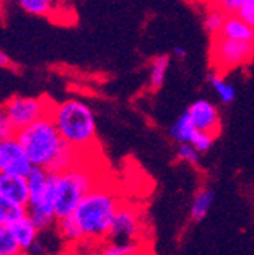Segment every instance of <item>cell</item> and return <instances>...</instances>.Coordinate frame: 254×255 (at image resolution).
Listing matches in <instances>:
<instances>
[{
  "instance_id": "cell-14",
  "label": "cell",
  "mask_w": 254,
  "mask_h": 255,
  "mask_svg": "<svg viewBox=\"0 0 254 255\" xmlns=\"http://www.w3.org/2000/svg\"><path fill=\"white\" fill-rule=\"evenodd\" d=\"M214 198H215V193H214L212 188H209V187L200 188L192 199V204H190V209H189L190 220H192L194 223H200V221L205 220L208 216V213L211 212V207L214 204Z\"/></svg>"
},
{
  "instance_id": "cell-10",
  "label": "cell",
  "mask_w": 254,
  "mask_h": 255,
  "mask_svg": "<svg viewBox=\"0 0 254 255\" xmlns=\"http://www.w3.org/2000/svg\"><path fill=\"white\" fill-rule=\"evenodd\" d=\"M0 195L17 204V206L27 207L30 201V187L27 182V176L0 174Z\"/></svg>"
},
{
  "instance_id": "cell-17",
  "label": "cell",
  "mask_w": 254,
  "mask_h": 255,
  "mask_svg": "<svg viewBox=\"0 0 254 255\" xmlns=\"http://www.w3.org/2000/svg\"><path fill=\"white\" fill-rule=\"evenodd\" d=\"M97 255H153L144 243L137 245H114V243H101L97 248Z\"/></svg>"
},
{
  "instance_id": "cell-19",
  "label": "cell",
  "mask_w": 254,
  "mask_h": 255,
  "mask_svg": "<svg viewBox=\"0 0 254 255\" xmlns=\"http://www.w3.org/2000/svg\"><path fill=\"white\" fill-rule=\"evenodd\" d=\"M56 232L58 235L61 237V240L64 241L67 245H72V246H77L81 241V235H80V231L75 221L72 220V216H67V218H62V220H58L56 224Z\"/></svg>"
},
{
  "instance_id": "cell-3",
  "label": "cell",
  "mask_w": 254,
  "mask_h": 255,
  "mask_svg": "<svg viewBox=\"0 0 254 255\" xmlns=\"http://www.w3.org/2000/svg\"><path fill=\"white\" fill-rule=\"evenodd\" d=\"M58 132L66 142L84 156H94L98 148L97 120L92 108L80 98L53 103L50 111Z\"/></svg>"
},
{
  "instance_id": "cell-9",
  "label": "cell",
  "mask_w": 254,
  "mask_h": 255,
  "mask_svg": "<svg viewBox=\"0 0 254 255\" xmlns=\"http://www.w3.org/2000/svg\"><path fill=\"white\" fill-rule=\"evenodd\" d=\"M187 116L195 126V129L203 131V132H209L215 137H219L222 131V116L219 108L215 106L212 101L200 98L194 101L187 109Z\"/></svg>"
},
{
  "instance_id": "cell-22",
  "label": "cell",
  "mask_w": 254,
  "mask_h": 255,
  "mask_svg": "<svg viewBox=\"0 0 254 255\" xmlns=\"http://www.w3.org/2000/svg\"><path fill=\"white\" fill-rule=\"evenodd\" d=\"M16 3L30 16H47L52 12L53 0H16Z\"/></svg>"
},
{
  "instance_id": "cell-27",
  "label": "cell",
  "mask_w": 254,
  "mask_h": 255,
  "mask_svg": "<svg viewBox=\"0 0 254 255\" xmlns=\"http://www.w3.org/2000/svg\"><path fill=\"white\" fill-rule=\"evenodd\" d=\"M239 16L254 30V0H247L242 9L239 11Z\"/></svg>"
},
{
  "instance_id": "cell-28",
  "label": "cell",
  "mask_w": 254,
  "mask_h": 255,
  "mask_svg": "<svg viewBox=\"0 0 254 255\" xmlns=\"http://www.w3.org/2000/svg\"><path fill=\"white\" fill-rule=\"evenodd\" d=\"M14 67V64H12L11 58L0 50V69H12Z\"/></svg>"
},
{
  "instance_id": "cell-1",
  "label": "cell",
  "mask_w": 254,
  "mask_h": 255,
  "mask_svg": "<svg viewBox=\"0 0 254 255\" xmlns=\"http://www.w3.org/2000/svg\"><path fill=\"white\" fill-rule=\"evenodd\" d=\"M16 135L27 151L33 167L44 168L50 173L69 170L84 159L92 157L84 156L78 149L70 146L58 132L50 116L22 128Z\"/></svg>"
},
{
  "instance_id": "cell-24",
  "label": "cell",
  "mask_w": 254,
  "mask_h": 255,
  "mask_svg": "<svg viewBox=\"0 0 254 255\" xmlns=\"http://www.w3.org/2000/svg\"><path fill=\"white\" fill-rule=\"evenodd\" d=\"M247 0H209V3L206 6H214L225 12L226 16L231 14H239V11L242 9Z\"/></svg>"
},
{
  "instance_id": "cell-13",
  "label": "cell",
  "mask_w": 254,
  "mask_h": 255,
  "mask_svg": "<svg viewBox=\"0 0 254 255\" xmlns=\"http://www.w3.org/2000/svg\"><path fill=\"white\" fill-rule=\"evenodd\" d=\"M209 86L212 89L214 95L217 97L219 103L223 106L231 105L237 97V89L233 81L226 78V73L214 70L209 76Z\"/></svg>"
},
{
  "instance_id": "cell-30",
  "label": "cell",
  "mask_w": 254,
  "mask_h": 255,
  "mask_svg": "<svg viewBox=\"0 0 254 255\" xmlns=\"http://www.w3.org/2000/svg\"><path fill=\"white\" fill-rule=\"evenodd\" d=\"M190 2H194V3H205V5H208V3H209V0H190Z\"/></svg>"
},
{
  "instance_id": "cell-23",
  "label": "cell",
  "mask_w": 254,
  "mask_h": 255,
  "mask_svg": "<svg viewBox=\"0 0 254 255\" xmlns=\"http://www.w3.org/2000/svg\"><path fill=\"white\" fill-rule=\"evenodd\" d=\"M176 159L187 165H192V167H197L201 159V152L190 143H180L176 146Z\"/></svg>"
},
{
  "instance_id": "cell-4",
  "label": "cell",
  "mask_w": 254,
  "mask_h": 255,
  "mask_svg": "<svg viewBox=\"0 0 254 255\" xmlns=\"http://www.w3.org/2000/svg\"><path fill=\"white\" fill-rule=\"evenodd\" d=\"M100 184L98 171L92 167L91 157L84 159L75 167L52 173V191L56 218H67L77 209L80 201Z\"/></svg>"
},
{
  "instance_id": "cell-12",
  "label": "cell",
  "mask_w": 254,
  "mask_h": 255,
  "mask_svg": "<svg viewBox=\"0 0 254 255\" xmlns=\"http://www.w3.org/2000/svg\"><path fill=\"white\" fill-rule=\"evenodd\" d=\"M9 229L23 252H28L31 249V246L39 240L41 231L36 227V224L28 218L27 215H25L23 218H20L19 221H16L14 224H11Z\"/></svg>"
},
{
  "instance_id": "cell-16",
  "label": "cell",
  "mask_w": 254,
  "mask_h": 255,
  "mask_svg": "<svg viewBox=\"0 0 254 255\" xmlns=\"http://www.w3.org/2000/svg\"><path fill=\"white\" fill-rule=\"evenodd\" d=\"M197 131L198 129H195V126L192 125V122H190L187 112L184 111L170 126L169 134H170L173 142H176L178 145H180V143H190L192 142V138H194Z\"/></svg>"
},
{
  "instance_id": "cell-15",
  "label": "cell",
  "mask_w": 254,
  "mask_h": 255,
  "mask_svg": "<svg viewBox=\"0 0 254 255\" xmlns=\"http://www.w3.org/2000/svg\"><path fill=\"white\" fill-rule=\"evenodd\" d=\"M170 69V56L158 55L151 59L148 69V86L151 91H159L167 80V73Z\"/></svg>"
},
{
  "instance_id": "cell-31",
  "label": "cell",
  "mask_w": 254,
  "mask_h": 255,
  "mask_svg": "<svg viewBox=\"0 0 254 255\" xmlns=\"http://www.w3.org/2000/svg\"><path fill=\"white\" fill-rule=\"evenodd\" d=\"M22 255H28V254H25V252H23V254H22Z\"/></svg>"
},
{
  "instance_id": "cell-18",
  "label": "cell",
  "mask_w": 254,
  "mask_h": 255,
  "mask_svg": "<svg viewBox=\"0 0 254 255\" xmlns=\"http://www.w3.org/2000/svg\"><path fill=\"white\" fill-rule=\"evenodd\" d=\"M25 215H27V209L17 206V204L0 195V224L9 227L11 224L23 218Z\"/></svg>"
},
{
  "instance_id": "cell-20",
  "label": "cell",
  "mask_w": 254,
  "mask_h": 255,
  "mask_svg": "<svg viewBox=\"0 0 254 255\" xmlns=\"http://www.w3.org/2000/svg\"><path fill=\"white\" fill-rule=\"evenodd\" d=\"M226 14L222 12L220 9L214 8V6H206V14H205V20H203V25H205V30L208 31V34L211 37L220 34L222 27L225 23Z\"/></svg>"
},
{
  "instance_id": "cell-2",
  "label": "cell",
  "mask_w": 254,
  "mask_h": 255,
  "mask_svg": "<svg viewBox=\"0 0 254 255\" xmlns=\"http://www.w3.org/2000/svg\"><path fill=\"white\" fill-rule=\"evenodd\" d=\"M120 204L119 193L105 182H100L89 191L70 215L78 227L83 243L92 246L105 243Z\"/></svg>"
},
{
  "instance_id": "cell-26",
  "label": "cell",
  "mask_w": 254,
  "mask_h": 255,
  "mask_svg": "<svg viewBox=\"0 0 254 255\" xmlns=\"http://www.w3.org/2000/svg\"><path fill=\"white\" fill-rule=\"evenodd\" d=\"M16 132L17 129H16V126L12 125L5 106L0 105V138L12 137V135H16Z\"/></svg>"
},
{
  "instance_id": "cell-5",
  "label": "cell",
  "mask_w": 254,
  "mask_h": 255,
  "mask_svg": "<svg viewBox=\"0 0 254 255\" xmlns=\"http://www.w3.org/2000/svg\"><path fill=\"white\" fill-rule=\"evenodd\" d=\"M211 64L215 72L228 73L242 69L254 58V44L231 41L217 34L211 37Z\"/></svg>"
},
{
  "instance_id": "cell-7",
  "label": "cell",
  "mask_w": 254,
  "mask_h": 255,
  "mask_svg": "<svg viewBox=\"0 0 254 255\" xmlns=\"http://www.w3.org/2000/svg\"><path fill=\"white\" fill-rule=\"evenodd\" d=\"M55 101L48 97H25V95H14L6 100L3 106L8 112V116L16 126V129L27 128L31 123L41 120L50 116Z\"/></svg>"
},
{
  "instance_id": "cell-25",
  "label": "cell",
  "mask_w": 254,
  "mask_h": 255,
  "mask_svg": "<svg viewBox=\"0 0 254 255\" xmlns=\"http://www.w3.org/2000/svg\"><path fill=\"white\" fill-rule=\"evenodd\" d=\"M215 138H217V137L209 134V132L197 131L195 135H194V138H192V142H190V145H194L201 152V154H203V152H208L212 148Z\"/></svg>"
},
{
  "instance_id": "cell-11",
  "label": "cell",
  "mask_w": 254,
  "mask_h": 255,
  "mask_svg": "<svg viewBox=\"0 0 254 255\" xmlns=\"http://www.w3.org/2000/svg\"><path fill=\"white\" fill-rule=\"evenodd\" d=\"M220 36L226 37V39H231V41L254 44V30L239 14L226 16Z\"/></svg>"
},
{
  "instance_id": "cell-21",
  "label": "cell",
  "mask_w": 254,
  "mask_h": 255,
  "mask_svg": "<svg viewBox=\"0 0 254 255\" xmlns=\"http://www.w3.org/2000/svg\"><path fill=\"white\" fill-rule=\"evenodd\" d=\"M19 243L8 226L0 224V255H22Z\"/></svg>"
},
{
  "instance_id": "cell-6",
  "label": "cell",
  "mask_w": 254,
  "mask_h": 255,
  "mask_svg": "<svg viewBox=\"0 0 254 255\" xmlns=\"http://www.w3.org/2000/svg\"><path fill=\"white\" fill-rule=\"evenodd\" d=\"M106 241L114 245L144 243V220L141 212L131 204L122 202L112 220Z\"/></svg>"
},
{
  "instance_id": "cell-8",
  "label": "cell",
  "mask_w": 254,
  "mask_h": 255,
  "mask_svg": "<svg viewBox=\"0 0 254 255\" xmlns=\"http://www.w3.org/2000/svg\"><path fill=\"white\" fill-rule=\"evenodd\" d=\"M33 163L17 135L0 138V174L27 176Z\"/></svg>"
},
{
  "instance_id": "cell-29",
  "label": "cell",
  "mask_w": 254,
  "mask_h": 255,
  "mask_svg": "<svg viewBox=\"0 0 254 255\" xmlns=\"http://www.w3.org/2000/svg\"><path fill=\"white\" fill-rule=\"evenodd\" d=\"M172 55L176 59H184L187 56V48L184 45H175L173 50H172Z\"/></svg>"
}]
</instances>
